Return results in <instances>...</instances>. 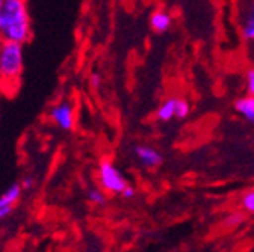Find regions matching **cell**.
<instances>
[{"instance_id": "1", "label": "cell", "mask_w": 254, "mask_h": 252, "mask_svg": "<svg viewBox=\"0 0 254 252\" xmlns=\"http://www.w3.org/2000/svg\"><path fill=\"white\" fill-rule=\"evenodd\" d=\"M32 37L27 0H3L0 14V40L24 44Z\"/></svg>"}, {"instance_id": "2", "label": "cell", "mask_w": 254, "mask_h": 252, "mask_svg": "<svg viewBox=\"0 0 254 252\" xmlns=\"http://www.w3.org/2000/svg\"><path fill=\"white\" fill-rule=\"evenodd\" d=\"M23 67V44L0 40V89L12 94L20 83Z\"/></svg>"}, {"instance_id": "3", "label": "cell", "mask_w": 254, "mask_h": 252, "mask_svg": "<svg viewBox=\"0 0 254 252\" xmlns=\"http://www.w3.org/2000/svg\"><path fill=\"white\" fill-rule=\"evenodd\" d=\"M49 119L64 132H70L76 125V109L70 100H59L49 110Z\"/></svg>"}, {"instance_id": "4", "label": "cell", "mask_w": 254, "mask_h": 252, "mask_svg": "<svg viewBox=\"0 0 254 252\" xmlns=\"http://www.w3.org/2000/svg\"><path fill=\"white\" fill-rule=\"evenodd\" d=\"M99 183L103 191L111 194H121L127 186L121 171L106 159L99 165Z\"/></svg>"}, {"instance_id": "5", "label": "cell", "mask_w": 254, "mask_h": 252, "mask_svg": "<svg viewBox=\"0 0 254 252\" xmlns=\"http://www.w3.org/2000/svg\"><path fill=\"white\" fill-rule=\"evenodd\" d=\"M136 155L139 157V160L148 166V168H153V166H157V165H161L162 163V155L159 154L157 151H154L153 148L150 147H136L135 150Z\"/></svg>"}, {"instance_id": "6", "label": "cell", "mask_w": 254, "mask_h": 252, "mask_svg": "<svg viewBox=\"0 0 254 252\" xmlns=\"http://www.w3.org/2000/svg\"><path fill=\"white\" fill-rule=\"evenodd\" d=\"M23 194V187L21 184H12L11 187H8L6 191L0 195V207H9L14 208L17 201L21 198Z\"/></svg>"}, {"instance_id": "7", "label": "cell", "mask_w": 254, "mask_h": 252, "mask_svg": "<svg viewBox=\"0 0 254 252\" xmlns=\"http://www.w3.org/2000/svg\"><path fill=\"white\" fill-rule=\"evenodd\" d=\"M150 24H151L154 32H159V34L165 32V30H168L171 26V17L164 11H157L151 15Z\"/></svg>"}, {"instance_id": "8", "label": "cell", "mask_w": 254, "mask_h": 252, "mask_svg": "<svg viewBox=\"0 0 254 252\" xmlns=\"http://www.w3.org/2000/svg\"><path fill=\"white\" fill-rule=\"evenodd\" d=\"M235 107L248 121L254 122V96H250V97H245V99L238 100L235 103Z\"/></svg>"}, {"instance_id": "9", "label": "cell", "mask_w": 254, "mask_h": 252, "mask_svg": "<svg viewBox=\"0 0 254 252\" xmlns=\"http://www.w3.org/2000/svg\"><path fill=\"white\" fill-rule=\"evenodd\" d=\"M176 100L177 99H170L161 107H159V110H157V118L159 119H161V121H168L170 118L174 116V113H176Z\"/></svg>"}, {"instance_id": "10", "label": "cell", "mask_w": 254, "mask_h": 252, "mask_svg": "<svg viewBox=\"0 0 254 252\" xmlns=\"http://www.w3.org/2000/svg\"><path fill=\"white\" fill-rule=\"evenodd\" d=\"M86 198L92 204H95V205H105L106 204V197H105L102 189H99V187H91V189H88V191H86Z\"/></svg>"}, {"instance_id": "11", "label": "cell", "mask_w": 254, "mask_h": 252, "mask_svg": "<svg viewBox=\"0 0 254 252\" xmlns=\"http://www.w3.org/2000/svg\"><path fill=\"white\" fill-rule=\"evenodd\" d=\"M189 113V104L186 100H176V113L174 116L177 118H185L186 115Z\"/></svg>"}, {"instance_id": "12", "label": "cell", "mask_w": 254, "mask_h": 252, "mask_svg": "<svg viewBox=\"0 0 254 252\" xmlns=\"http://www.w3.org/2000/svg\"><path fill=\"white\" fill-rule=\"evenodd\" d=\"M241 204H242L244 210H247V211H250V213H254V191L245 194V195L242 197Z\"/></svg>"}, {"instance_id": "13", "label": "cell", "mask_w": 254, "mask_h": 252, "mask_svg": "<svg viewBox=\"0 0 254 252\" xmlns=\"http://www.w3.org/2000/svg\"><path fill=\"white\" fill-rule=\"evenodd\" d=\"M244 37L247 40H254V17L251 15L244 27Z\"/></svg>"}, {"instance_id": "14", "label": "cell", "mask_w": 254, "mask_h": 252, "mask_svg": "<svg viewBox=\"0 0 254 252\" xmlns=\"http://www.w3.org/2000/svg\"><path fill=\"white\" fill-rule=\"evenodd\" d=\"M35 183H37V180H35V177L34 175H26L23 180H21V187H23V191H29V189H32L35 186Z\"/></svg>"}, {"instance_id": "15", "label": "cell", "mask_w": 254, "mask_h": 252, "mask_svg": "<svg viewBox=\"0 0 254 252\" xmlns=\"http://www.w3.org/2000/svg\"><path fill=\"white\" fill-rule=\"evenodd\" d=\"M247 82H248V92H250V96H254V70H250L247 73Z\"/></svg>"}, {"instance_id": "16", "label": "cell", "mask_w": 254, "mask_h": 252, "mask_svg": "<svg viewBox=\"0 0 254 252\" xmlns=\"http://www.w3.org/2000/svg\"><path fill=\"white\" fill-rule=\"evenodd\" d=\"M121 195H123L124 198H127V200H130V198L135 197V189L130 187V186H126V187H124V191L121 192Z\"/></svg>"}, {"instance_id": "17", "label": "cell", "mask_w": 254, "mask_h": 252, "mask_svg": "<svg viewBox=\"0 0 254 252\" xmlns=\"http://www.w3.org/2000/svg\"><path fill=\"white\" fill-rule=\"evenodd\" d=\"M91 86L94 88V89H99L100 88V83H102V80H100V76L97 74V73H94L92 76H91Z\"/></svg>"}, {"instance_id": "18", "label": "cell", "mask_w": 254, "mask_h": 252, "mask_svg": "<svg viewBox=\"0 0 254 252\" xmlns=\"http://www.w3.org/2000/svg\"><path fill=\"white\" fill-rule=\"evenodd\" d=\"M239 220H242V216H241V214H238V213H235V214H232V216H229V217H227V225L238 224Z\"/></svg>"}, {"instance_id": "19", "label": "cell", "mask_w": 254, "mask_h": 252, "mask_svg": "<svg viewBox=\"0 0 254 252\" xmlns=\"http://www.w3.org/2000/svg\"><path fill=\"white\" fill-rule=\"evenodd\" d=\"M2 3H3V0H0V14H2Z\"/></svg>"}, {"instance_id": "20", "label": "cell", "mask_w": 254, "mask_h": 252, "mask_svg": "<svg viewBox=\"0 0 254 252\" xmlns=\"http://www.w3.org/2000/svg\"><path fill=\"white\" fill-rule=\"evenodd\" d=\"M251 15L254 17V5H253V9H251Z\"/></svg>"}]
</instances>
